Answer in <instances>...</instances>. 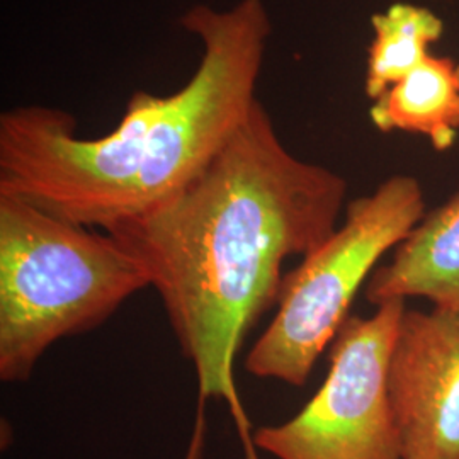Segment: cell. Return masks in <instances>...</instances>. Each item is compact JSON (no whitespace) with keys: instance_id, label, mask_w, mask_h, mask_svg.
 Returning a JSON list of instances; mask_svg holds the SVG:
<instances>
[{"instance_id":"6da1fadb","label":"cell","mask_w":459,"mask_h":459,"mask_svg":"<svg viewBox=\"0 0 459 459\" xmlns=\"http://www.w3.org/2000/svg\"><path fill=\"white\" fill-rule=\"evenodd\" d=\"M347 181L284 147L257 100L193 181L147 213L104 230L145 267L182 356L195 366L199 411L189 455L203 459V403L225 400L257 459L233 368L248 330L278 303L282 265L337 230Z\"/></svg>"},{"instance_id":"7a4b0ae2","label":"cell","mask_w":459,"mask_h":459,"mask_svg":"<svg viewBox=\"0 0 459 459\" xmlns=\"http://www.w3.org/2000/svg\"><path fill=\"white\" fill-rule=\"evenodd\" d=\"M199 39L191 79L169 96L134 92L116 130L82 138L62 108L0 115V195L91 229H109L179 193L210 164L259 100L273 22L264 0L196 4L181 16Z\"/></svg>"},{"instance_id":"3957f363","label":"cell","mask_w":459,"mask_h":459,"mask_svg":"<svg viewBox=\"0 0 459 459\" xmlns=\"http://www.w3.org/2000/svg\"><path fill=\"white\" fill-rule=\"evenodd\" d=\"M150 288L145 267L108 231L0 195V379L26 383L60 339L100 327Z\"/></svg>"},{"instance_id":"277c9868","label":"cell","mask_w":459,"mask_h":459,"mask_svg":"<svg viewBox=\"0 0 459 459\" xmlns=\"http://www.w3.org/2000/svg\"><path fill=\"white\" fill-rule=\"evenodd\" d=\"M426 214L420 182L396 174L347 204L344 223L284 274L278 312L246 358L261 379L303 386L315 362L349 318V308L377 263Z\"/></svg>"},{"instance_id":"5b68a950","label":"cell","mask_w":459,"mask_h":459,"mask_svg":"<svg viewBox=\"0 0 459 459\" xmlns=\"http://www.w3.org/2000/svg\"><path fill=\"white\" fill-rule=\"evenodd\" d=\"M407 301L351 315L328 351V375L291 420L259 427L257 449L278 459H403L388 394V362Z\"/></svg>"},{"instance_id":"8992f818","label":"cell","mask_w":459,"mask_h":459,"mask_svg":"<svg viewBox=\"0 0 459 459\" xmlns=\"http://www.w3.org/2000/svg\"><path fill=\"white\" fill-rule=\"evenodd\" d=\"M403 459H459V310H405L388 362Z\"/></svg>"},{"instance_id":"52a82bcc","label":"cell","mask_w":459,"mask_h":459,"mask_svg":"<svg viewBox=\"0 0 459 459\" xmlns=\"http://www.w3.org/2000/svg\"><path fill=\"white\" fill-rule=\"evenodd\" d=\"M364 298L375 307L426 298L432 307L459 310V187L424 214L396 246L390 263L377 265Z\"/></svg>"},{"instance_id":"ba28073f","label":"cell","mask_w":459,"mask_h":459,"mask_svg":"<svg viewBox=\"0 0 459 459\" xmlns=\"http://www.w3.org/2000/svg\"><path fill=\"white\" fill-rule=\"evenodd\" d=\"M381 133L426 136L437 152L453 147L459 130V62L430 55L369 109Z\"/></svg>"},{"instance_id":"9c48e42d","label":"cell","mask_w":459,"mask_h":459,"mask_svg":"<svg viewBox=\"0 0 459 459\" xmlns=\"http://www.w3.org/2000/svg\"><path fill=\"white\" fill-rule=\"evenodd\" d=\"M371 28L364 91L377 100L426 62L429 49L443 36L444 22L427 7L396 2L371 17Z\"/></svg>"}]
</instances>
